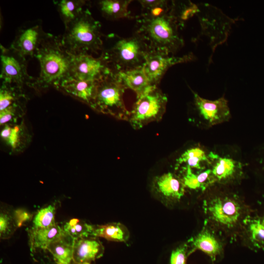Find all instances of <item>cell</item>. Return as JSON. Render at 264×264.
Listing matches in <instances>:
<instances>
[{
    "mask_svg": "<svg viewBox=\"0 0 264 264\" xmlns=\"http://www.w3.org/2000/svg\"><path fill=\"white\" fill-rule=\"evenodd\" d=\"M73 57L63 46L60 36L49 33L35 57L40 66L39 76L34 78L28 86L37 91L50 87L58 89L70 77Z\"/></svg>",
    "mask_w": 264,
    "mask_h": 264,
    "instance_id": "obj_1",
    "label": "cell"
},
{
    "mask_svg": "<svg viewBox=\"0 0 264 264\" xmlns=\"http://www.w3.org/2000/svg\"><path fill=\"white\" fill-rule=\"evenodd\" d=\"M135 33L140 35L150 48L174 54L184 45L177 21L169 12L157 15L144 13L136 18Z\"/></svg>",
    "mask_w": 264,
    "mask_h": 264,
    "instance_id": "obj_2",
    "label": "cell"
},
{
    "mask_svg": "<svg viewBox=\"0 0 264 264\" xmlns=\"http://www.w3.org/2000/svg\"><path fill=\"white\" fill-rule=\"evenodd\" d=\"M65 27L61 42L69 53L92 55L101 52L105 35L101 31V23L93 18L88 7Z\"/></svg>",
    "mask_w": 264,
    "mask_h": 264,
    "instance_id": "obj_3",
    "label": "cell"
},
{
    "mask_svg": "<svg viewBox=\"0 0 264 264\" xmlns=\"http://www.w3.org/2000/svg\"><path fill=\"white\" fill-rule=\"evenodd\" d=\"M104 38L101 55L109 63L112 72L143 66L150 47L140 35L134 32L124 38L111 33Z\"/></svg>",
    "mask_w": 264,
    "mask_h": 264,
    "instance_id": "obj_4",
    "label": "cell"
},
{
    "mask_svg": "<svg viewBox=\"0 0 264 264\" xmlns=\"http://www.w3.org/2000/svg\"><path fill=\"white\" fill-rule=\"evenodd\" d=\"M203 208L207 221L225 232L242 229L249 217L246 205L234 195L213 196L204 201Z\"/></svg>",
    "mask_w": 264,
    "mask_h": 264,
    "instance_id": "obj_5",
    "label": "cell"
},
{
    "mask_svg": "<svg viewBox=\"0 0 264 264\" xmlns=\"http://www.w3.org/2000/svg\"><path fill=\"white\" fill-rule=\"evenodd\" d=\"M126 89L112 72L99 82L92 109L118 120L128 121L130 111L124 100Z\"/></svg>",
    "mask_w": 264,
    "mask_h": 264,
    "instance_id": "obj_6",
    "label": "cell"
},
{
    "mask_svg": "<svg viewBox=\"0 0 264 264\" xmlns=\"http://www.w3.org/2000/svg\"><path fill=\"white\" fill-rule=\"evenodd\" d=\"M167 96L157 87H154L136 98L128 120L134 130H140L148 124L158 122L164 114Z\"/></svg>",
    "mask_w": 264,
    "mask_h": 264,
    "instance_id": "obj_7",
    "label": "cell"
},
{
    "mask_svg": "<svg viewBox=\"0 0 264 264\" xmlns=\"http://www.w3.org/2000/svg\"><path fill=\"white\" fill-rule=\"evenodd\" d=\"M0 78L2 82L21 87L28 86L35 78L28 74V60L10 47L6 48L0 44Z\"/></svg>",
    "mask_w": 264,
    "mask_h": 264,
    "instance_id": "obj_8",
    "label": "cell"
},
{
    "mask_svg": "<svg viewBox=\"0 0 264 264\" xmlns=\"http://www.w3.org/2000/svg\"><path fill=\"white\" fill-rule=\"evenodd\" d=\"M48 33L44 31L41 20L26 22L19 28L10 47L29 60L35 58Z\"/></svg>",
    "mask_w": 264,
    "mask_h": 264,
    "instance_id": "obj_9",
    "label": "cell"
},
{
    "mask_svg": "<svg viewBox=\"0 0 264 264\" xmlns=\"http://www.w3.org/2000/svg\"><path fill=\"white\" fill-rule=\"evenodd\" d=\"M112 72L109 63L102 55L95 58L80 54L73 55L69 78L99 82Z\"/></svg>",
    "mask_w": 264,
    "mask_h": 264,
    "instance_id": "obj_10",
    "label": "cell"
},
{
    "mask_svg": "<svg viewBox=\"0 0 264 264\" xmlns=\"http://www.w3.org/2000/svg\"><path fill=\"white\" fill-rule=\"evenodd\" d=\"M194 57L191 53L175 56L150 48L145 57L143 68L150 85L152 87H157L170 67L177 64L190 61Z\"/></svg>",
    "mask_w": 264,
    "mask_h": 264,
    "instance_id": "obj_11",
    "label": "cell"
},
{
    "mask_svg": "<svg viewBox=\"0 0 264 264\" xmlns=\"http://www.w3.org/2000/svg\"><path fill=\"white\" fill-rule=\"evenodd\" d=\"M185 187L182 178L171 172L155 176L152 184L155 195L169 203L179 201L184 194Z\"/></svg>",
    "mask_w": 264,
    "mask_h": 264,
    "instance_id": "obj_12",
    "label": "cell"
},
{
    "mask_svg": "<svg viewBox=\"0 0 264 264\" xmlns=\"http://www.w3.org/2000/svg\"><path fill=\"white\" fill-rule=\"evenodd\" d=\"M193 95L196 109L209 126L220 124L230 118L229 108L224 97L213 101L203 98L195 92Z\"/></svg>",
    "mask_w": 264,
    "mask_h": 264,
    "instance_id": "obj_13",
    "label": "cell"
},
{
    "mask_svg": "<svg viewBox=\"0 0 264 264\" xmlns=\"http://www.w3.org/2000/svg\"><path fill=\"white\" fill-rule=\"evenodd\" d=\"M187 242L190 255L199 250L207 255L213 262L223 254V243L215 232L207 225L198 234L190 238Z\"/></svg>",
    "mask_w": 264,
    "mask_h": 264,
    "instance_id": "obj_14",
    "label": "cell"
},
{
    "mask_svg": "<svg viewBox=\"0 0 264 264\" xmlns=\"http://www.w3.org/2000/svg\"><path fill=\"white\" fill-rule=\"evenodd\" d=\"M214 183H227L237 179L242 174L241 163L228 157H221L213 152L208 155Z\"/></svg>",
    "mask_w": 264,
    "mask_h": 264,
    "instance_id": "obj_15",
    "label": "cell"
},
{
    "mask_svg": "<svg viewBox=\"0 0 264 264\" xmlns=\"http://www.w3.org/2000/svg\"><path fill=\"white\" fill-rule=\"evenodd\" d=\"M104 253V247L97 237L89 236L74 241V264H90L91 262L101 257Z\"/></svg>",
    "mask_w": 264,
    "mask_h": 264,
    "instance_id": "obj_16",
    "label": "cell"
},
{
    "mask_svg": "<svg viewBox=\"0 0 264 264\" xmlns=\"http://www.w3.org/2000/svg\"><path fill=\"white\" fill-rule=\"evenodd\" d=\"M98 83L69 78L61 85L58 90L77 99L92 109Z\"/></svg>",
    "mask_w": 264,
    "mask_h": 264,
    "instance_id": "obj_17",
    "label": "cell"
},
{
    "mask_svg": "<svg viewBox=\"0 0 264 264\" xmlns=\"http://www.w3.org/2000/svg\"><path fill=\"white\" fill-rule=\"evenodd\" d=\"M113 72L126 89H130L136 93V98L154 88L149 83L143 66Z\"/></svg>",
    "mask_w": 264,
    "mask_h": 264,
    "instance_id": "obj_18",
    "label": "cell"
},
{
    "mask_svg": "<svg viewBox=\"0 0 264 264\" xmlns=\"http://www.w3.org/2000/svg\"><path fill=\"white\" fill-rule=\"evenodd\" d=\"M27 231L30 251L46 249L51 242L59 239L66 233L62 226L57 223L46 228H28Z\"/></svg>",
    "mask_w": 264,
    "mask_h": 264,
    "instance_id": "obj_19",
    "label": "cell"
},
{
    "mask_svg": "<svg viewBox=\"0 0 264 264\" xmlns=\"http://www.w3.org/2000/svg\"><path fill=\"white\" fill-rule=\"evenodd\" d=\"M73 239L64 234L51 242L46 248L57 264H74L73 261Z\"/></svg>",
    "mask_w": 264,
    "mask_h": 264,
    "instance_id": "obj_20",
    "label": "cell"
},
{
    "mask_svg": "<svg viewBox=\"0 0 264 264\" xmlns=\"http://www.w3.org/2000/svg\"><path fill=\"white\" fill-rule=\"evenodd\" d=\"M131 0H100L97 6L102 16L110 20L131 18L128 10Z\"/></svg>",
    "mask_w": 264,
    "mask_h": 264,
    "instance_id": "obj_21",
    "label": "cell"
},
{
    "mask_svg": "<svg viewBox=\"0 0 264 264\" xmlns=\"http://www.w3.org/2000/svg\"><path fill=\"white\" fill-rule=\"evenodd\" d=\"M92 236L104 238L107 240L126 242L130 238V232L126 226L119 222L103 225H94Z\"/></svg>",
    "mask_w": 264,
    "mask_h": 264,
    "instance_id": "obj_22",
    "label": "cell"
},
{
    "mask_svg": "<svg viewBox=\"0 0 264 264\" xmlns=\"http://www.w3.org/2000/svg\"><path fill=\"white\" fill-rule=\"evenodd\" d=\"M243 229L251 249L264 250V226L260 219L248 217L244 221Z\"/></svg>",
    "mask_w": 264,
    "mask_h": 264,
    "instance_id": "obj_23",
    "label": "cell"
},
{
    "mask_svg": "<svg viewBox=\"0 0 264 264\" xmlns=\"http://www.w3.org/2000/svg\"><path fill=\"white\" fill-rule=\"evenodd\" d=\"M53 2L65 26L77 18L88 8V3L84 0H59Z\"/></svg>",
    "mask_w": 264,
    "mask_h": 264,
    "instance_id": "obj_24",
    "label": "cell"
},
{
    "mask_svg": "<svg viewBox=\"0 0 264 264\" xmlns=\"http://www.w3.org/2000/svg\"><path fill=\"white\" fill-rule=\"evenodd\" d=\"M208 162L209 158L205 152L201 148H192L185 151L176 160V168L182 165L184 169L189 168L201 170L202 163Z\"/></svg>",
    "mask_w": 264,
    "mask_h": 264,
    "instance_id": "obj_25",
    "label": "cell"
},
{
    "mask_svg": "<svg viewBox=\"0 0 264 264\" xmlns=\"http://www.w3.org/2000/svg\"><path fill=\"white\" fill-rule=\"evenodd\" d=\"M23 87L2 82L0 88V111L15 104L26 102Z\"/></svg>",
    "mask_w": 264,
    "mask_h": 264,
    "instance_id": "obj_26",
    "label": "cell"
},
{
    "mask_svg": "<svg viewBox=\"0 0 264 264\" xmlns=\"http://www.w3.org/2000/svg\"><path fill=\"white\" fill-rule=\"evenodd\" d=\"M185 175L182 180L186 187L192 190H205L214 183L211 169L194 173L189 168L184 169Z\"/></svg>",
    "mask_w": 264,
    "mask_h": 264,
    "instance_id": "obj_27",
    "label": "cell"
},
{
    "mask_svg": "<svg viewBox=\"0 0 264 264\" xmlns=\"http://www.w3.org/2000/svg\"><path fill=\"white\" fill-rule=\"evenodd\" d=\"M25 135V131L22 125L12 126L6 124L0 132L2 139L13 150L22 148L24 143Z\"/></svg>",
    "mask_w": 264,
    "mask_h": 264,
    "instance_id": "obj_28",
    "label": "cell"
},
{
    "mask_svg": "<svg viewBox=\"0 0 264 264\" xmlns=\"http://www.w3.org/2000/svg\"><path fill=\"white\" fill-rule=\"evenodd\" d=\"M56 202L44 206L33 215L31 228H46L56 224L55 216L56 211Z\"/></svg>",
    "mask_w": 264,
    "mask_h": 264,
    "instance_id": "obj_29",
    "label": "cell"
},
{
    "mask_svg": "<svg viewBox=\"0 0 264 264\" xmlns=\"http://www.w3.org/2000/svg\"><path fill=\"white\" fill-rule=\"evenodd\" d=\"M93 226L94 225L76 218L70 219L62 225L64 231L74 240L92 236Z\"/></svg>",
    "mask_w": 264,
    "mask_h": 264,
    "instance_id": "obj_30",
    "label": "cell"
},
{
    "mask_svg": "<svg viewBox=\"0 0 264 264\" xmlns=\"http://www.w3.org/2000/svg\"><path fill=\"white\" fill-rule=\"evenodd\" d=\"M12 211L1 208L0 213V236L2 239L9 238L17 229Z\"/></svg>",
    "mask_w": 264,
    "mask_h": 264,
    "instance_id": "obj_31",
    "label": "cell"
},
{
    "mask_svg": "<svg viewBox=\"0 0 264 264\" xmlns=\"http://www.w3.org/2000/svg\"><path fill=\"white\" fill-rule=\"evenodd\" d=\"M26 102L15 104L0 111V124L6 125L21 117L24 112Z\"/></svg>",
    "mask_w": 264,
    "mask_h": 264,
    "instance_id": "obj_32",
    "label": "cell"
},
{
    "mask_svg": "<svg viewBox=\"0 0 264 264\" xmlns=\"http://www.w3.org/2000/svg\"><path fill=\"white\" fill-rule=\"evenodd\" d=\"M189 255L188 242L182 243L172 251L170 264H187V259Z\"/></svg>",
    "mask_w": 264,
    "mask_h": 264,
    "instance_id": "obj_33",
    "label": "cell"
},
{
    "mask_svg": "<svg viewBox=\"0 0 264 264\" xmlns=\"http://www.w3.org/2000/svg\"><path fill=\"white\" fill-rule=\"evenodd\" d=\"M12 216L17 228L25 225L32 220L33 215L29 211L23 208H18L12 211Z\"/></svg>",
    "mask_w": 264,
    "mask_h": 264,
    "instance_id": "obj_34",
    "label": "cell"
},
{
    "mask_svg": "<svg viewBox=\"0 0 264 264\" xmlns=\"http://www.w3.org/2000/svg\"><path fill=\"white\" fill-rule=\"evenodd\" d=\"M262 222L263 225L264 226V217L263 220H262Z\"/></svg>",
    "mask_w": 264,
    "mask_h": 264,
    "instance_id": "obj_35",
    "label": "cell"
}]
</instances>
